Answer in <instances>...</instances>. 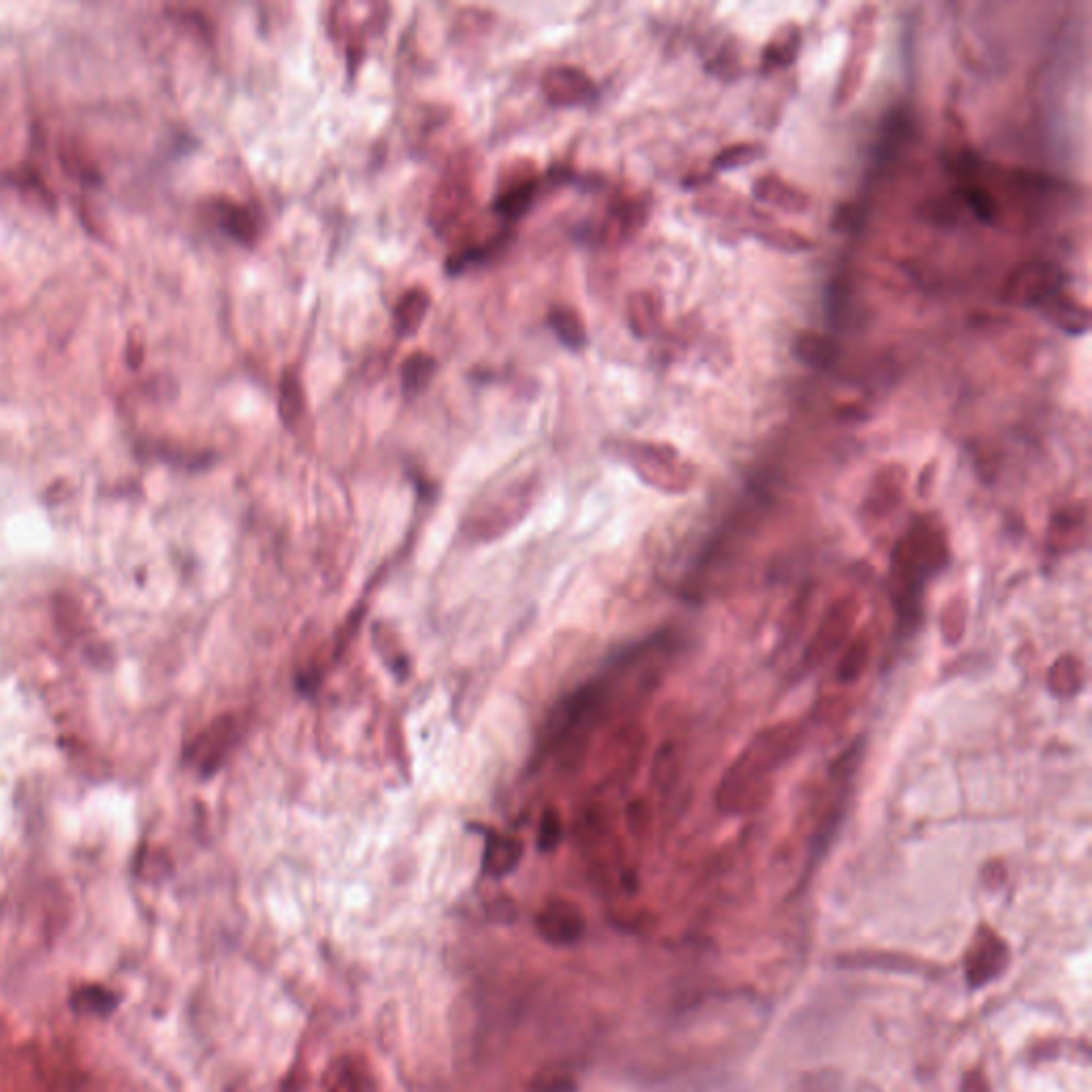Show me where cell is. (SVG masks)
<instances>
[{
	"label": "cell",
	"instance_id": "cell-32",
	"mask_svg": "<svg viewBox=\"0 0 1092 1092\" xmlns=\"http://www.w3.org/2000/svg\"><path fill=\"white\" fill-rule=\"evenodd\" d=\"M868 658H870V638H868V632L862 630L851 638L843 658H840L836 666V681L840 685H849L860 679L868 666Z\"/></svg>",
	"mask_w": 1092,
	"mask_h": 1092
},
{
	"label": "cell",
	"instance_id": "cell-35",
	"mask_svg": "<svg viewBox=\"0 0 1092 1092\" xmlns=\"http://www.w3.org/2000/svg\"><path fill=\"white\" fill-rule=\"evenodd\" d=\"M561 838H564V823H561L557 809H546L540 819L538 849L544 853L553 851L561 843Z\"/></svg>",
	"mask_w": 1092,
	"mask_h": 1092
},
{
	"label": "cell",
	"instance_id": "cell-12",
	"mask_svg": "<svg viewBox=\"0 0 1092 1092\" xmlns=\"http://www.w3.org/2000/svg\"><path fill=\"white\" fill-rule=\"evenodd\" d=\"M649 203L643 197H628L613 203L602 225L598 227L596 242L602 246H621L632 240L647 223Z\"/></svg>",
	"mask_w": 1092,
	"mask_h": 1092
},
{
	"label": "cell",
	"instance_id": "cell-3",
	"mask_svg": "<svg viewBox=\"0 0 1092 1092\" xmlns=\"http://www.w3.org/2000/svg\"><path fill=\"white\" fill-rule=\"evenodd\" d=\"M474 221V171L465 163H452L431 193L427 225L446 242L455 240L461 244L463 238H470Z\"/></svg>",
	"mask_w": 1092,
	"mask_h": 1092
},
{
	"label": "cell",
	"instance_id": "cell-2",
	"mask_svg": "<svg viewBox=\"0 0 1092 1092\" xmlns=\"http://www.w3.org/2000/svg\"><path fill=\"white\" fill-rule=\"evenodd\" d=\"M799 741L801 730L792 724L762 730L754 741H749L717 788L715 799L724 814H747L767 803L771 775L796 752Z\"/></svg>",
	"mask_w": 1092,
	"mask_h": 1092
},
{
	"label": "cell",
	"instance_id": "cell-6",
	"mask_svg": "<svg viewBox=\"0 0 1092 1092\" xmlns=\"http://www.w3.org/2000/svg\"><path fill=\"white\" fill-rule=\"evenodd\" d=\"M877 33H879V7L862 5L851 18L847 52L834 84V95H832L834 109H843L851 105L855 97L860 95L866 73H868V60L872 52H875V45H877Z\"/></svg>",
	"mask_w": 1092,
	"mask_h": 1092
},
{
	"label": "cell",
	"instance_id": "cell-31",
	"mask_svg": "<svg viewBox=\"0 0 1092 1092\" xmlns=\"http://www.w3.org/2000/svg\"><path fill=\"white\" fill-rule=\"evenodd\" d=\"M1084 681H1086L1084 666L1078 658H1073V655H1063V658H1058L1052 664L1050 675H1048L1050 690L1060 698L1078 694L1082 690Z\"/></svg>",
	"mask_w": 1092,
	"mask_h": 1092
},
{
	"label": "cell",
	"instance_id": "cell-30",
	"mask_svg": "<svg viewBox=\"0 0 1092 1092\" xmlns=\"http://www.w3.org/2000/svg\"><path fill=\"white\" fill-rule=\"evenodd\" d=\"M696 210L702 212V214L724 216V218H732V216L745 212L747 216L756 218V221H760V223H769V218L764 216L760 210H756V206L749 208L739 195H732V193H726V191L724 193L722 191H713V193L702 195L696 201Z\"/></svg>",
	"mask_w": 1092,
	"mask_h": 1092
},
{
	"label": "cell",
	"instance_id": "cell-17",
	"mask_svg": "<svg viewBox=\"0 0 1092 1092\" xmlns=\"http://www.w3.org/2000/svg\"><path fill=\"white\" fill-rule=\"evenodd\" d=\"M752 195L758 203L786 214H805L811 210V197L779 174H764L754 180Z\"/></svg>",
	"mask_w": 1092,
	"mask_h": 1092
},
{
	"label": "cell",
	"instance_id": "cell-22",
	"mask_svg": "<svg viewBox=\"0 0 1092 1092\" xmlns=\"http://www.w3.org/2000/svg\"><path fill=\"white\" fill-rule=\"evenodd\" d=\"M792 354L801 365L823 371L830 369L838 356L836 341L814 329H801L792 339Z\"/></svg>",
	"mask_w": 1092,
	"mask_h": 1092
},
{
	"label": "cell",
	"instance_id": "cell-21",
	"mask_svg": "<svg viewBox=\"0 0 1092 1092\" xmlns=\"http://www.w3.org/2000/svg\"><path fill=\"white\" fill-rule=\"evenodd\" d=\"M628 326L638 339H649L662 329L664 301L655 290H634L626 299Z\"/></svg>",
	"mask_w": 1092,
	"mask_h": 1092
},
{
	"label": "cell",
	"instance_id": "cell-4",
	"mask_svg": "<svg viewBox=\"0 0 1092 1092\" xmlns=\"http://www.w3.org/2000/svg\"><path fill=\"white\" fill-rule=\"evenodd\" d=\"M617 452L645 485L664 493L690 491L698 478L696 465L668 442L623 440L617 444Z\"/></svg>",
	"mask_w": 1092,
	"mask_h": 1092
},
{
	"label": "cell",
	"instance_id": "cell-20",
	"mask_svg": "<svg viewBox=\"0 0 1092 1092\" xmlns=\"http://www.w3.org/2000/svg\"><path fill=\"white\" fill-rule=\"evenodd\" d=\"M1088 508L1084 502H1071L1060 506L1050 519L1048 544L1054 553L1073 551L1086 538Z\"/></svg>",
	"mask_w": 1092,
	"mask_h": 1092
},
{
	"label": "cell",
	"instance_id": "cell-37",
	"mask_svg": "<svg viewBox=\"0 0 1092 1092\" xmlns=\"http://www.w3.org/2000/svg\"><path fill=\"white\" fill-rule=\"evenodd\" d=\"M932 476H934V463H928V465L924 467V472L919 474V493H922V491L928 493L930 482H932Z\"/></svg>",
	"mask_w": 1092,
	"mask_h": 1092
},
{
	"label": "cell",
	"instance_id": "cell-25",
	"mask_svg": "<svg viewBox=\"0 0 1092 1092\" xmlns=\"http://www.w3.org/2000/svg\"><path fill=\"white\" fill-rule=\"evenodd\" d=\"M431 309V294L423 286L405 290L393 309V329L397 337L414 335Z\"/></svg>",
	"mask_w": 1092,
	"mask_h": 1092
},
{
	"label": "cell",
	"instance_id": "cell-19",
	"mask_svg": "<svg viewBox=\"0 0 1092 1092\" xmlns=\"http://www.w3.org/2000/svg\"><path fill=\"white\" fill-rule=\"evenodd\" d=\"M277 414L290 433L301 435L303 429H307V423H309L307 395H305L301 373L297 369H286L282 373V378H279Z\"/></svg>",
	"mask_w": 1092,
	"mask_h": 1092
},
{
	"label": "cell",
	"instance_id": "cell-8",
	"mask_svg": "<svg viewBox=\"0 0 1092 1092\" xmlns=\"http://www.w3.org/2000/svg\"><path fill=\"white\" fill-rule=\"evenodd\" d=\"M544 180L538 176L536 167L529 161H517L506 169L502 182L497 186V195L493 199V212L504 223H517L536 206V201L544 189Z\"/></svg>",
	"mask_w": 1092,
	"mask_h": 1092
},
{
	"label": "cell",
	"instance_id": "cell-18",
	"mask_svg": "<svg viewBox=\"0 0 1092 1092\" xmlns=\"http://www.w3.org/2000/svg\"><path fill=\"white\" fill-rule=\"evenodd\" d=\"M1035 309H1039L1045 320L1052 322L1058 331H1063L1069 337H1082L1090 331L1092 320L1088 305L1065 290L1052 294V297L1041 301Z\"/></svg>",
	"mask_w": 1092,
	"mask_h": 1092
},
{
	"label": "cell",
	"instance_id": "cell-24",
	"mask_svg": "<svg viewBox=\"0 0 1092 1092\" xmlns=\"http://www.w3.org/2000/svg\"><path fill=\"white\" fill-rule=\"evenodd\" d=\"M523 857V843L519 838L506 834H487L485 853H482V870L493 879H502L519 866Z\"/></svg>",
	"mask_w": 1092,
	"mask_h": 1092
},
{
	"label": "cell",
	"instance_id": "cell-28",
	"mask_svg": "<svg viewBox=\"0 0 1092 1092\" xmlns=\"http://www.w3.org/2000/svg\"><path fill=\"white\" fill-rule=\"evenodd\" d=\"M435 371H438V361L435 356L425 350H414L403 358L399 369V384L405 397H416L425 391L431 384Z\"/></svg>",
	"mask_w": 1092,
	"mask_h": 1092
},
{
	"label": "cell",
	"instance_id": "cell-29",
	"mask_svg": "<svg viewBox=\"0 0 1092 1092\" xmlns=\"http://www.w3.org/2000/svg\"><path fill=\"white\" fill-rule=\"evenodd\" d=\"M767 156V148L760 142H737L722 148L713 156L711 171L713 174H728V171H737L743 167L754 165Z\"/></svg>",
	"mask_w": 1092,
	"mask_h": 1092
},
{
	"label": "cell",
	"instance_id": "cell-5",
	"mask_svg": "<svg viewBox=\"0 0 1092 1092\" xmlns=\"http://www.w3.org/2000/svg\"><path fill=\"white\" fill-rule=\"evenodd\" d=\"M534 495L536 476H517L502 482L499 487H491L482 493L478 502H474L470 514H467V536L493 540L497 534L506 532L525 517L527 508L534 502Z\"/></svg>",
	"mask_w": 1092,
	"mask_h": 1092
},
{
	"label": "cell",
	"instance_id": "cell-10",
	"mask_svg": "<svg viewBox=\"0 0 1092 1092\" xmlns=\"http://www.w3.org/2000/svg\"><path fill=\"white\" fill-rule=\"evenodd\" d=\"M542 95L555 107H587L600 97L598 84L579 67H553L542 75Z\"/></svg>",
	"mask_w": 1092,
	"mask_h": 1092
},
{
	"label": "cell",
	"instance_id": "cell-16",
	"mask_svg": "<svg viewBox=\"0 0 1092 1092\" xmlns=\"http://www.w3.org/2000/svg\"><path fill=\"white\" fill-rule=\"evenodd\" d=\"M904 482H907V470L900 463L883 465L870 480V489L864 499L866 517L877 521L885 517V514H890L900 504Z\"/></svg>",
	"mask_w": 1092,
	"mask_h": 1092
},
{
	"label": "cell",
	"instance_id": "cell-9",
	"mask_svg": "<svg viewBox=\"0 0 1092 1092\" xmlns=\"http://www.w3.org/2000/svg\"><path fill=\"white\" fill-rule=\"evenodd\" d=\"M857 611H860V608H857V600L853 596L840 598L828 608V613L823 615L816 634L811 636V641L805 649L807 666H818L825 662L836 649L845 645V641L853 632Z\"/></svg>",
	"mask_w": 1092,
	"mask_h": 1092
},
{
	"label": "cell",
	"instance_id": "cell-34",
	"mask_svg": "<svg viewBox=\"0 0 1092 1092\" xmlns=\"http://www.w3.org/2000/svg\"><path fill=\"white\" fill-rule=\"evenodd\" d=\"M707 71L713 73L715 77H720V80L724 82L737 80L743 71V65H741V54L732 48V41L724 43L720 52H717L711 60H707Z\"/></svg>",
	"mask_w": 1092,
	"mask_h": 1092
},
{
	"label": "cell",
	"instance_id": "cell-27",
	"mask_svg": "<svg viewBox=\"0 0 1092 1092\" xmlns=\"http://www.w3.org/2000/svg\"><path fill=\"white\" fill-rule=\"evenodd\" d=\"M546 322H549L551 331L555 333V337L564 344L568 350H574L579 352L583 348H587L589 344V331H587V324L581 316V311L576 307H570V305H553L549 309V316H546Z\"/></svg>",
	"mask_w": 1092,
	"mask_h": 1092
},
{
	"label": "cell",
	"instance_id": "cell-7",
	"mask_svg": "<svg viewBox=\"0 0 1092 1092\" xmlns=\"http://www.w3.org/2000/svg\"><path fill=\"white\" fill-rule=\"evenodd\" d=\"M1071 282L1065 268L1054 261L1031 259L1018 263L1003 282V299L1018 307H1037L1056 292H1063Z\"/></svg>",
	"mask_w": 1092,
	"mask_h": 1092
},
{
	"label": "cell",
	"instance_id": "cell-33",
	"mask_svg": "<svg viewBox=\"0 0 1092 1092\" xmlns=\"http://www.w3.org/2000/svg\"><path fill=\"white\" fill-rule=\"evenodd\" d=\"M120 1003V996L103 986H84L71 996V1007L80 1013H95V1016H109Z\"/></svg>",
	"mask_w": 1092,
	"mask_h": 1092
},
{
	"label": "cell",
	"instance_id": "cell-15",
	"mask_svg": "<svg viewBox=\"0 0 1092 1092\" xmlns=\"http://www.w3.org/2000/svg\"><path fill=\"white\" fill-rule=\"evenodd\" d=\"M512 238L514 233L504 227L502 231L493 233V236L487 238L485 242H467L459 246L446 261L448 275H461L467 270H478V268H485V265H491L493 261L506 255L508 246L512 244Z\"/></svg>",
	"mask_w": 1092,
	"mask_h": 1092
},
{
	"label": "cell",
	"instance_id": "cell-14",
	"mask_svg": "<svg viewBox=\"0 0 1092 1092\" xmlns=\"http://www.w3.org/2000/svg\"><path fill=\"white\" fill-rule=\"evenodd\" d=\"M803 28L799 22H784L773 30L760 54V71L773 75L796 65L803 52Z\"/></svg>",
	"mask_w": 1092,
	"mask_h": 1092
},
{
	"label": "cell",
	"instance_id": "cell-1",
	"mask_svg": "<svg viewBox=\"0 0 1092 1092\" xmlns=\"http://www.w3.org/2000/svg\"><path fill=\"white\" fill-rule=\"evenodd\" d=\"M949 559L943 525L932 517H915L907 532L894 544L887 589L902 626H913L919 617V600L926 583L937 576Z\"/></svg>",
	"mask_w": 1092,
	"mask_h": 1092
},
{
	"label": "cell",
	"instance_id": "cell-11",
	"mask_svg": "<svg viewBox=\"0 0 1092 1092\" xmlns=\"http://www.w3.org/2000/svg\"><path fill=\"white\" fill-rule=\"evenodd\" d=\"M536 928L546 943L564 947L583 937L585 917L574 902L555 898L546 902L536 915Z\"/></svg>",
	"mask_w": 1092,
	"mask_h": 1092
},
{
	"label": "cell",
	"instance_id": "cell-26",
	"mask_svg": "<svg viewBox=\"0 0 1092 1092\" xmlns=\"http://www.w3.org/2000/svg\"><path fill=\"white\" fill-rule=\"evenodd\" d=\"M749 236H752L764 248H771L775 250V253H782V255H805L818 248L816 240L807 236V233L796 231L792 227L771 225V223L754 225L752 229H749Z\"/></svg>",
	"mask_w": 1092,
	"mask_h": 1092
},
{
	"label": "cell",
	"instance_id": "cell-36",
	"mask_svg": "<svg viewBox=\"0 0 1092 1092\" xmlns=\"http://www.w3.org/2000/svg\"><path fill=\"white\" fill-rule=\"evenodd\" d=\"M945 623H943V632H945V638L947 643H958V638L962 636L964 632V621H966V602L962 598H954L947 606H945Z\"/></svg>",
	"mask_w": 1092,
	"mask_h": 1092
},
{
	"label": "cell",
	"instance_id": "cell-23",
	"mask_svg": "<svg viewBox=\"0 0 1092 1092\" xmlns=\"http://www.w3.org/2000/svg\"><path fill=\"white\" fill-rule=\"evenodd\" d=\"M218 225L223 227L229 238L240 242L242 246H255L261 238V218L248 206L236 201H218L216 206Z\"/></svg>",
	"mask_w": 1092,
	"mask_h": 1092
},
{
	"label": "cell",
	"instance_id": "cell-13",
	"mask_svg": "<svg viewBox=\"0 0 1092 1092\" xmlns=\"http://www.w3.org/2000/svg\"><path fill=\"white\" fill-rule=\"evenodd\" d=\"M240 739V724L236 717H221L214 722L206 732H201V737L193 745V758L203 775L216 773L221 769V764L229 756L231 747Z\"/></svg>",
	"mask_w": 1092,
	"mask_h": 1092
}]
</instances>
